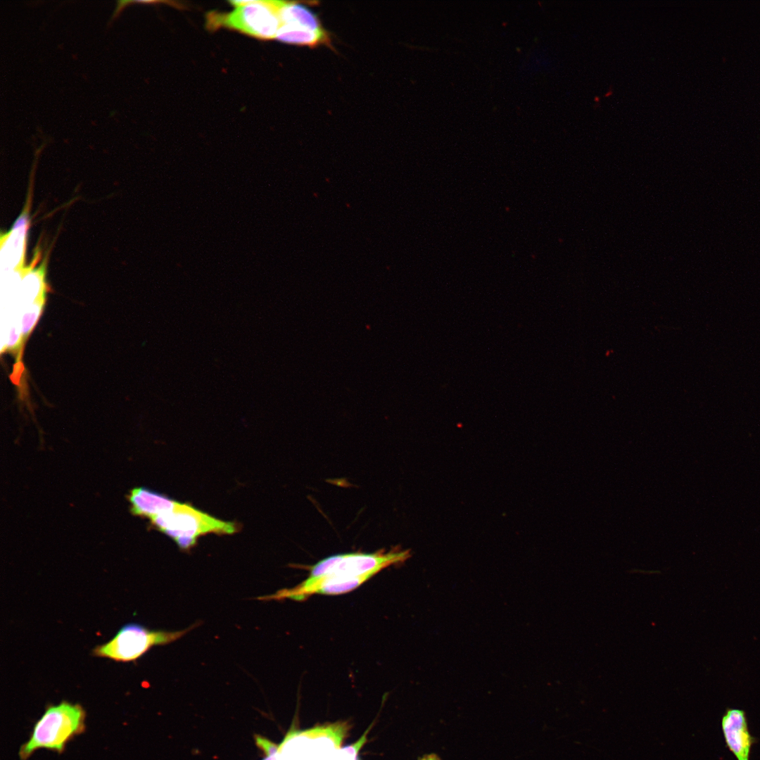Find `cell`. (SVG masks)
Instances as JSON below:
<instances>
[{
	"label": "cell",
	"instance_id": "6da1fadb",
	"mask_svg": "<svg viewBox=\"0 0 760 760\" xmlns=\"http://www.w3.org/2000/svg\"><path fill=\"white\" fill-rule=\"evenodd\" d=\"M86 712L80 704L62 701L49 705L34 725L27 742L19 750L21 760L46 749L62 753L67 743L85 730Z\"/></svg>",
	"mask_w": 760,
	"mask_h": 760
},
{
	"label": "cell",
	"instance_id": "7a4b0ae2",
	"mask_svg": "<svg viewBox=\"0 0 760 760\" xmlns=\"http://www.w3.org/2000/svg\"><path fill=\"white\" fill-rule=\"evenodd\" d=\"M152 525L172 538L182 550L196 545L199 536L214 533L232 534L237 531L236 524L218 519L185 503L151 519Z\"/></svg>",
	"mask_w": 760,
	"mask_h": 760
},
{
	"label": "cell",
	"instance_id": "3957f363",
	"mask_svg": "<svg viewBox=\"0 0 760 760\" xmlns=\"http://www.w3.org/2000/svg\"><path fill=\"white\" fill-rule=\"evenodd\" d=\"M235 6L232 12L209 16V23L213 27L224 26L240 31L253 37L275 39L281 25L280 11L284 1H232Z\"/></svg>",
	"mask_w": 760,
	"mask_h": 760
},
{
	"label": "cell",
	"instance_id": "277c9868",
	"mask_svg": "<svg viewBox=\"0 0 760 760\" xmlns=\"http://www.w3.org/2000/svg\"><path fill=\"white\" fill-rule=\"evenodd\" d=\"M198 625L196 623L184 630L165 631L150 630L137 623H128L108 642L96 646L92 654L119 662L134 661L153 646L171 643Z\"/></svg>",
	"mask_w": 760,
	"mask_h": 760
},
{
	"label": "cell",
	"instance_id": "5b68a950",
	"mask_svg": "<svg viewBox=\"0 0 760 760\" xmlns=\"http://www.w3.org/2000/svg\"><path fill=\"white\" fill-rule=\"evenodd\" d=\"M411 557L410 550L393 549L374 553H347L325 558L310 568L309 576L334 575L343 577H372L391 565Z\"/></svg>",
	"mask_w": 760,
	"mask_h": 760
},
{
	"label": "cell",
	"instance_id": "8992f818",
	"mask_svg": "<svg viewBox=\"0 0 760 760\" xmlns=\"http://www.w3.org/2000/svg\"><path fill=\"white\" fill-rule=\"evenodd\" d=\"M368 577H343L334 575L309 576L300 584L291 588L277 590L276 593L260 596V600H284L290 599L303 601L315 594L339 595L350 592L365 581Z\"/></svg>",
	"mask_w": 760,
	"mask_h": 760
},
{
	"label": "cell",
	"instance_id": "52a82bcc",
	"mask_svg": "<svg viewBox=\"0 0 760 760\" xmlns=\"http://www.w3.org/2000/svg\"><path fill=\"white\" fill-rule=\"evenodd\" d=\"M721 729L726 745L737 760H749L756 739L749 733L745 711L727 708L721 718Z\"/></svg>",
	"mask_w": 760,
	"mask_h": 760
},
{
	"label": "cell",
	"instance_id": "ba28073f",
	"mask_svg": "<svg viewBox=\"0 0 760 760\" xmlns=\"http://www.w3.org/2000/svg\"><path fill=\"white\" fill-rule=\"evenodd\" d=\"M128 498L132 514L151 519L173 510L178 504L167 496L143 487L132 489Z\"/></svg>",
	"mask_w": 760,
	"mask_h": 760
},
{
	"label": "cell",
	"instance_id": "9c48e42d",
	"mask_svg": "<svg viewBox=\"0 0 760 760\" xmlns=\"http://www.w3.org/2000/svg\"><path fill=\"white\" fill-rule=\"evenodd\" d=\"M44 300H37L29 311L23 317L21 336L23 341L27 338L42 310Z\"/></svg>",
	"mask_w": 760,
	"mask_h": 760
},
{
	"label": "cell",
	"instance_id": "30bf717a",
	"mask_svg": "<svg viewBox=\"0 0 760 760\" xmlns=\"http://www.w3.org/2000/svg\"><path fill=\"white\" fill-rule=\"evenodd\" d=\"M254 739L255 745L266 756L277 754L279 748L276 743L260 735H255Z\"/></svg>",
	"mask_w": 760,
	"mask_h": 760
},
{
	"label": "cell",
	"instance_id": "8fae6325",
	"mask_svg": "<svg viewBox=\"0 0 760 760\" xmlns=\"http://www.w3.org/2000/svg\"><path fill=\"white\" fill-rule=\"evenodd\" d=\"M370 728L362 735V736L353 745L346 747L343 751L347 754H350L353 759H355L358 754L359 750L363 746L367 740V735Z\"/></svg>",
	"mask_w": 760,
	"mask_h": 760
},
{
	"label": "cell",
	"instance_id": "7c38bea8",
	"mask_svg": "<svg viewBox=\"0 0 760 760\" xmlns=\"http://www.w3.org/2000/svg\"><path fill=\"white\" fill-rule=\"evenodd\" d=\"M421 760H440V759L436 754H430L424 756Z\"/></svg>",
	"mask_w": 760,
	"mask_h": 760
},
{
	"label": "cell",
	"instance_id": "4fadbf2b",
	"mask_svg": "<svg viewBox=\"0 0 760 760\" xmlns=\"http://www.w3.org/2000/svg\"><path fill=\"white\" fill-rule=\"evenodd\" d=\"M277 754L266 756L262 760H277Z\"/></svg>",
	"mask_w": 760,
	"mask_h": 760
}]
</instances>
